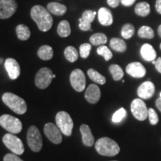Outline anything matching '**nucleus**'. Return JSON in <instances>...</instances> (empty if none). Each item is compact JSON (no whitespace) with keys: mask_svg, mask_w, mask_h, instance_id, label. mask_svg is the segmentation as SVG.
I'll list each match as a JSON object with an SVG mask.
<instances>
[{"mask_svg":"<svg viewBox=\"0 0 161 161\" xmlns=\"http://www.w3.org/2000/svg\"><path fill=\"white\" fill-rule=\"evenodd\" d=\"M31 17L41 31H48L53 23L50 12L41 5H35L31 10Z\"/></svg>","mask_w":161,"mask_h":161,"instance_id":"obj_1","label":"nucleus"},{"mask_svg":"<svg viewBox=\"0 0 161 161\" xmlns=\"http://www.w3.org/2000/svg\"><path fill=\"white\" fill-rule=\"evenodd\" d=\"M95 148L102 156L114 157L120 152V148L116 141L109 137H102L96 141Z\"/></svg>","mask_w":161,"mask_h":161,"instance_id":"obj_2","label":"nucleus"},{"mask_svg":"<svg viewBox=\"0 0 161 161\" xmlns=\"http://www.w3.org/2000/svg\"><path fill=\"white\" fill-rule=\"evenodd\" d=\"M4 104L17 114H24L27 111V104L25 100L11 92H5L2 97Z\"/></svg>","mask_w":161,"mask_h":161,"instance_id":"obj_3","label":"nucleus"},{"mask_svg":"<svg viewBox=\"0 0 161 161\" xmlns=\"http://www.w3.org/2000/svg\"><path fill=\"white\" fill-rule=\"evenodd\" d=\"M56 125L59 128L62 134L66 136H71L73 128V121L68 113L65 111H60L55 116Z\"/></svg>","mask_w":161,"mask_h":161,"instance_id":"obj_4","label":"nucleus"},{"mask_svg":"<svg viewBox=\"0 0 161 161\" xmlns=\"http://www.w3.org/2000/svg\"><path fill=\"white\" fill-rule=\"evenodd\" d=\"M0 125L7 131L13 134H19L23 129L21 121L9 114H4L0 116Z\"/></svg>","mask_w":161,"mask_h":161,"instance_id":"obj_5","label":"nucleus"},{"mask_svg":"<svg viewBox=\"0 0 161 161\" xmlns=\"http://www.w3.org/2000/svg\"><path fill=\"white\" fill-rule=\"evenodd\" d=\"M3 141L5 146L9 150H11L14 154H17V155H21L24 153L25 148H24L23 142L14 134L8 133V134L4 135L3 137Z\"/></svg>","mask_w":161,"mask_h":161,"instance_id":"obj_6","label":"nucleus"},{"mask_svg":"<svg viewBox=\"0 0 161 161\" xmlns=\"http://www.w3.org/2000/svg\"><path fill=\"white\" fill-rule=\"evenodd\" d=\"M27 142L29 148L35 152H38L41 150L43 146V140L41 134L37 127L32 125L28 130Z\"/></svg>","mask_w":161,"mask_h":161,"instance_id":"obj_7","label":"nucleus"},{"mask_svg":"<svg viewBox=\"0 0 161 161\" xmlns=\"http://www.w3.org/2000/svg\"><path fill=\"white\" fill-rule=\"evenodd\" d=\"M133 116L139 121L146 120L148 116V110L145 102L141 98H135L130 104Z\"/></svg>","mask_w":161,"mask_h":161,"instance_id":"obj_8","label":"nucleus"},{"mask_svg":"<svg viewBox=\"0 0 161 161\" xmlns=\"http://www.w3.org/2000/svg\"><path fill=\"white\" fill-rule=\"evenodd\" d=\"M52 71L49 68L40 69L35 76V84L40 89H46L50 85L52 80Z\"/></svg>","mask_w":161,"mask_h":161,"instance_id":"obj_9","label":"nucleus"},{"mask_svg":"<svg viewBox=\"0 0 161 161\" xmlns=\"http://www.w3.org/2000/svg\"><path fill=\"white\" fill-rule=\"evenodd\" d=\"M70 83L74 90L77 92H82L85 89L86 78L82 70L75 69L72 72L69 77Z\"/></svg>","mask_w":161,"mask_h":161,"instance_id":"obj_10","label":"nucleus"},{"mask_svg":"<svg viewBox=\"0 0 161 161\" xmlns=\"http://www.w3.org/2000/svg\"><path fill=\"white\" fill-rule=\"evenodd\" d=\"M17 9L16 0H0V19H8L14 14Z\"/></svg>","mask_w":161,"mask_h":161,"instance_id":"obj_11","label":"nucleus"},{"mask_svg":"<svg viewBox=\"0 0 161 161\" xmlns=\"http://www.w3.org/2000/svg\"><path fill=\"white\" fill-rule=\"evenodd\" d=\"M43 131L47 138L54 144H60L62 142V133L55 124L46 123L44 126Z\"/></svg>","mask_w":161,"mask_h":161,"instance_id":"obj_12","label":"nucleus"},{"mask_svg":"<svg viewBox=\"0 0 161 161\" xmlns=\"http://www.w3.org/2000/svg\"><path fill=\"white\" fill-rule=\"evenodd\" d=\"M155 86L152 81H145L137 89V95L141 99H148L154 96Z\"/></svg>","mask_w":161,"mask_h":161,"instance_id":"obj_13","label":"nucleus"},{"mask_svg":"<svg viewBox=\"0 0 161 161\" xmlns=\"http://www.w3.org/2000/svg\"><path fill=\"white\" fill-rule=\"evenodd\" d=\"M5 68L11 79L15 80L19 76L20 66L17 60L14 58H9L5 60Z\"/></svg>","mask_w":161,"mask_h":161,"instance_id":"obj_14","label":"nucleus"},{"mask_svg":"<svg viewBox=\"0 0 161 161\" xmlns=\"http://www.w3.org/2000/svg\"><path fill=\"white\" fill-rule=\"evenodd\" d=\"M126 72L133 78H140L146 74V69L140 62H132L126 66Z\"/></svg>","mask_w":161,"mask_h":161,"instance_id":"obj_15","label":"nucleus"},{"mask_svg":"<svg viewBox=\"0 0 161 161\" xmlns=\"http://www.w3.org/2000/svg\"><path fill=\"white\" fill-rule=\"evenodd\" d=\"M84 97L90 104H96L101 98V90L96 84H90L86 90Z\"/></svg>","mask_w":161,"mask_h":161,"instance_id":"obj_16","label":"nucleus"},{"mask_svg":"<svg viewBox=\"0 0 161 161\" xmlns=\"http://www.w3.org/2000/svg\"><path fill=\"white\" fill-rule=\"evenodd\" d=\"M80 131L82 136V142L84 146L87 147L93 146L95 143V140L90 127L85 124L81 125L80 127Z\"/></svg>","mask_w":161,"mask_h":161,"instance_id":"obj_17","label":"nucleus"},{"mask_svg":"<svg viewBox=\"0 0 161 161\" xmlns=\"http://www.w3.org/2000/svg\"><path fill=\"white\" fill-rule=\"evenodd\" d=\"M140 55L146 61H153L156 59L157 53L155 49L149 43H145L140 49Z\"/></svg>","mask_w":161,"mask_h":161,"instance_id":"obj_18","label":"nucleus"},{"mask_svg":"<svg viewBox=\"0 0 161 161\" xmlns=\"http://www.w3.org/2000/svg\"><path fill=\"white\" fill-rule=\"evenodd\" d=\"M98 18L99 23L102 25H110L114 22V18L111 12L106 8H101L98 12Z\"/></svg>","mask_w":161,"mask_h":161,"instance_id":"obj_19","label":"nucleus"},{"mask_svg":"<svg viewBox=\"0 0 161 161\" xmlns=\"http://www.w3.org/2000/svg\"><path fill=\"white\" fill-rule=\"evenodd\" d=\"M47 9L50 13L56 16H63L66 12V7L58 3H50L47 5Z\"/></svg>","mask_w":161,"mask_h":161,"instance_id":"obj_20","label":"nucleus"},{"mask_svg":"<svg viewBox=\"0 0 161 161\" xmlns=\"http://www.w3.org/2000/svg\"><path fill=\"white\" fill-rule=\"evenodd\" d=\"M37 55L40 59L43 60H49L53 57V49L51 46L45 45L42 46L37 51Z\"/></svg>","mask_w":161,"mask_h":161,"instance_id":"obj_21","label":"nucleus"},{"mask_svg":"<svg viewBox=\"0 0 161 161\" xmlns=\"http://www.w3.org/2000/svg\"><path fill=\"white\" fill-rule=\"evenodd\" d=\"M134 11H135V14L136 15L142 17H146L147 16H148L151 12L150 5L146 3V2L140 3L136 5Z\"/></svg>","mask_w":161,"mask_h":161,"instance_id":"obj_22","label":"nucleus"},{"mask_svg":"<svg viewBox=\"0 0 161 161\" xmlns=\"http://www.w3.org/2000/svg\"><path fill=\"white\" fill-rule=\"evenodd\" d=\"M16 32H17V37L20 40H23V41L29 39L30 36H31V31H30L29 27L23 25V24H20V25H18L17 26Z\"/></svg>","mask_w":161,"mask_h":161,"instance_id":"obj_23","label":"nucleus"},{"mask_svg":"<svg viewBox=\"0 0 161 161\" xmlns=\"http://www.w3.org/2000/svg\"><path fill=\"white\" fill-rule=\"evenodd\" d=\"M57 32L58 35L61 37H66L71 34V28L69 22L66 20H63L59 23L58 26Z\"/></svg>","mask_w":161,"mask_h":161,"instance_id":"obj_24","label":"nucleus"},{"mask_svg":"<svg viewBox=\"0 0 161 161\" xmlns=\"http://www.w3.org/2000/svg\"><path fill=\"white\" fill-rule=\"evenodd\" d=\"M110 46L113 49L118 52H124L127 49V45L123 40L119 38H112L110 41Z\"/></svg>","mask_w":161,"mask_h":161,"instance_id":"obj_25","label":"nucleus"},{"mask_svg":"<svg viewBox=\"0 0 161 161\" xmlns=\"http://www.w3.org/2000/svg\"><path fill=\"white\" fill-rule=\"evenodd\" d=\"M87 75L92 81L96 84H99L101 85H103L106 83V78L104 76L101 75L99 72L96 71V69H90L87 71Z\"/></svg>","mask_w":161,"mask_h":161,"instance_id":"obj_26","label":"nucleus"},{"mask_svg":"<svg viewBox=\"0 0 161 161\" xmlns=\"http://www.w3.org/2000/svg\"><path fill=\"white\" fill-rule=\"evenodd\" d=\"M90 42L93 46H102L108 42V37L103 33H96L90 37Z\"/></svg>","mask_w":161,"mask_h":161,"instance_id":"obj_27","label":"nucleus"},{"mask_svg":"<svg viewBox=\"0 0 161 161\" xmlns=\"http://www.w3.org/2000/svg\"><path fill=\"white\" fill-rule=\"evenodd\" d=\"M64 56L68 61L73 63L78 60V53L75 47L69 46H67L64 50Z\"/></svg>","mask_w":161,"mask_h":161,"instance_id":"obj_28","label":"nucleus"},{"mask_svg":"<svg viewBox=\"0 0 161 161\" xmlns=\"http://www.w3.org/2000/svg\"><path fill=\"white\" fill-rule=\"evenodd\" d=\"M109 71L113 76L114 80H119L123 78L124 72L122 67L117 64H112L110 66Z\"/></svg>","mask_w":161,"mask_h":161,"instance_id":"obj_29","label":"nucleus"},{"mask_svg":"<svg viewBox=\"0 0 161 161\" xmlns=\"http://www.w3.org/2000/svg\"><path fill=\"white\" fill-rule=\"evenodd\" d=\"M138 35L141 38H146V39H152L154 37V32L152 28L149 26L143 25L140 28L138 31Z\"/></svg>","mask_w":161,"mask_h":161,"instance_id":"obj_30","label":"nucleus"},{"mask_svg":"<svg viewBox=\"0 0 161 161\" xmlns=\"http://www.w3.org/2000/svg\"><path fill=\"white\" fill-rule=\"evenodd\" d=\"M134 32H135V29L134 26L130 23H127L123 25L121 31V35L124 39H130L133 37Z\"/></svg>","mask_w":161,"mask_h":161,"instance_id":"obj_31","label":"nucleus"},{"mask_svg":"<svg viewBox=\"0 0 161 161\" xmlns=\"http://www.w3.org/2000/svg\"><path fill=\"white\" fill-rule=\"evenodd\" d=\"M98 55L102 56L106 61H108L113 58V53L106 46H100L97 49Z\"/></svg>","mask_w":161,"mask_h":161,"instance_id":"obj_32","label":"nucleus"},{"mask_svg":"<svg viewBox=\"0 0 161 161\" xmlns=\"http://www.w3.org/2000/svg\"><path fill=\"white\" fill-rule=\"evenodd\" d=\"M126 116V110L124 108H120L114 113L112 116V121L114 123H119L122 121Z\"/></svg>","mask_w":161,"mask_h":161,"instance_id":"obj_33","label":"nucleus"},{"mask_svg":"<svg viewBox=\"0 0 161 161\" xmlns=\"http://www.w3.org/2000/svg\"><path fill=\"white\" fill-rule=\"evenodd\" d=\"M91 45L89 43H83L80 46V56L82 58H86L89 57L90 51H91Z\"/></svg>","mask_w":161,"mask_h":161,"instance_id":"obj_34","label":"nucleus"},{"mask_svg":"<svg viewBox=\"0 0 161 161\" xmlns=\"http://www.w3.org/2000/svg\"><path fill=\"white\" fill-rule=\"evenodd\" d=\"M96 15V11H90V10H86V11H85L83 13L81 18L83 19V20H84V21L91 23L92 22H93V20L95 19Z\"/></svg>","mask_w":161,"mask_h":161,"instance_id":"obj_35","label":"nucleus"},{"mask_svg":"<svg viewBox=\"0 0 161 161\" xmlns=\"http://www.w3.org/2000/svg\"><path fill=\"white\" fill-rule=\"evenodd\" d=\"M148 119H149V122L152 125H155L158 123L159 117L158 114L153 108L148 109Z\"/></svg>","mask_w":161,"mask_h":161,"instance_id":"obj_36","label":"nucleus"},{"mask_svg":"<svg viewBox=\"0 0 161 161\" xmlns=\"http://www.w3.org/2000/svg\"><path fill=\"white\" fill-rule=\"evenodd\" d=\"M3 161H23L17 154H14V153H9V154H5L3 158Z\"/></svg>","mask_w":161,"mask_h":161,"instance_id":"obj_37","label":"nucleus"},{"mask_svg":"<svg viewBox=\"0 0 161 161\" xmlns=\"http://www.w3.org/2000/svg\"><path fill=\"white\" fill-rule=\"evenodd\" d=\"M78 20H79V23H80L79 28L80 30L86 31H89V30H90V29H91V23L84 21L82 18H80Z\"/></svg>","mask_w":161,"mask_h":161,"instance_id":"obj_38","label":"nucleus"},{"mask_svg":"<svg viewBox=\"0 0 161 161\" xmlns=\"http://www.w3.org/2000/svg\"><path fill=\"white\" fill-rule=\"evenodd\" d=\"M121 0H107L108 5H110L112 8H116L119 5Z\"/></svg>","mask_w":161,"mask_h":161,"instance_id":"obj_39","label":"nucleus"},{"mask_svg":"<svg viewBox=\"0 0 161 161\" xmlns=\"http://www.w3.org/2000/svg\"><path fill=\"white\" fill-rule=\"evenodd\" d=\"M136 0H121V3L125 6H130L135 3Z\"/></svg>","mask_w":161,"mask_h":161,"instance_id":"obj_40","label":"nucleus"},{"mask_svg":"<svg viewBox=\"0 0 161 161\" xmlns=\"http://www.w3.org/2000/svg\"><path fill=\"white\" fill-rule=\"evenodd\" d=\"M154 65H155V68L158 72L161 73V58H159L156 60V64Z\"/></svg>","mask_w":161,"mask_h":161,"instance_id":"obj_41","label":"nucleus"},{"mask_svg":"<svg viewBox=\"0 0 161 161\" xmlns=\"http://www.w3.org/2000/svg\"><path fill=\"white\" fill-rule=\"evenodd\" d=\"M156 11H158V14H161V0H157L155 4Z\"/></svg>","mask_w":161,"mask_h":161,"instance_id":"obj_42","label":"nucleus"},{"mask_svg":"<svg viewBox=\"0 0 161 161\" xmlns=\"http://www.w3.org/2000/svg\"><path fill=\"white\" fill-rule=\"evenodd\" d=\"M155 104H156V107L158 108V109L161 112V99L160 98L156 100Z\"/></svg>","mask_w":161,"mask_h":161,"instance_id":"obj_43","label":"nucleus"},{"mask_svg":"<svg viewBox=\"0 0 161 161\" xmlns=\"http://www.w3.org/2000/svg\"><path fill=\"white\" fill-rule=\"evenodd\" d=\"M158 35L160 37H161V25H159L158 27Z\"/></svg>","mask_w":161,"mask_h":161,"instance_id":"obj_44","label":"nucleus"},{"mask_svg":"<svg viewBox=\"0 0 161 161\" xmlns=\"http://www.w3.org/2000/svg\"><path fill=\"white\" fill-rule=\"evenodd\" d=\"M56 77V75H55V74H53V75H52V78H55Z\"/></svg>","mask_w":161,"mask_h":161,"instance_id":"obj_45","label":"nucleus"},{"mask_svg":"<svg viewBox=\"0 0 161 161\" xmlns=\"http://www.w3.org/2000/svg\"><path fill=\"white\" fill-rule=\"evenodd\" d=\"M3 63V59H0V64Z\"/></svg>","mask_w":161,"mask_h":161,"instance_id":"obj_46","label":"nucleus"},{"mask_svg":"<svg viewBox=\"0 0 161 161\" xmlns=\"http://www.w3.org/2000/svg\"><path fill=\"white\" fill-rule=\"evenodd\" d=\"M160 99H161V92H160Z\"/></svg>","mask_w":161,"mask_h":161,"instance_id":"obj_47","label":"nucleus"},{"mask_svg":"<svg viewBox=\"0 0 161 161\" xmlns=\"http://www.w3.org/2000/svg\"><path fill=\"white\" fill-rule=\"evenodd\" d=\"M160 49H161V43H160Z\"/></svg>","mask_w":161,"mask_h":161,"instance_id":"obj_48","label":"nucleus"}]
</instances>
